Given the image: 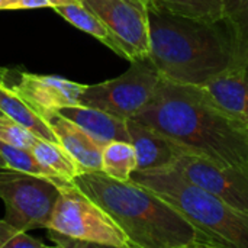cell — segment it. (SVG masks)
Here are the masks:
<instances>
[{"instance_id":"obj_10","label":"cell","mask_w":248,"mask_h":248,"mask_svg":"<svg viewBox=\"0 0 248 248\" xmlns=\"http://www.w3.org/2000/svg\"><path fill=\"white\" fill-rule=\"evenodd\" d=\"M87 84H80L64 77L19 73V81L10 87L38 113L57 112L61 108L80 103V96Z\"/></svg>"},{"instance_id":"obj_19","label":"cell","mask_w":248,"mask_h":248,"mask_svg":"<svg viewBox=\"0 0 248 248\" xmlns=\"http://www.w3.org/2000/svg\"><path fill=\"white\" fill-rule=\"evenodd\" d=\"M54 10L68 23L92 35L93 38H96L97 41H100L102 44H105L108 48L113 51V42H112L108 28L99 19V16L93 10H90L87 6H84L81 1L61 4V6L54 7Z\"/></svg>"},{"instance_id":"obj_17","label":"cell","mask_w":248,"mask_h":248,"mask_svg":"<svg viewBox=\"0 0 248 248\" xmlns=\"http://www.w3.org/2000/svg\"><path fill=\"white\" fill-rule=\"evenodd\" d=\"M29 150L41 164L52 170L58 177L64 180H73L77 174L81 173L76 161L58 142L35 137Z\"/></svg>"},{"instance_id":"obj_16","label":"cell","mask_w":248,"mask_h":248,"mask_svg":"<svg viewBox=\"0 0 248 248\" xmlns=\"http://www.w3.org/2000/svg\"><path fill=\"white\" fill-rule=\"evenodd\" d=\"M0 110L4 116L31 131L35 137L57 142L48 124L4 81H0Z\"/></svg>"},{"instance_id":"obj_18","label":"cell","mask_w":248,"mask_h":248,"mask_svg":"<svg viewBox=\"0 0 248 248\" xmlns=\"http://www.w3.org/2000/svg\"><path fill=\"white\" fill-rule=\"evenodd\" d=\"M137 170V153L131 141H110L102 153V171L116 180L128 182Z\"/></svg>"},{"instance_id":"obj_3","label":"cell","mask_w":248,"mask_h":248,"mask_svg":"<svg viewBox=\"0 0 248 248\" xmlns=\"http://www.w3.org/2000/svg\"><path fill=\"white\" fill-rule=\"evenodd\" d=\"M148 58L163 78L202 86L232 65V44L222 22L177 16L148 3Z\"/></svg>"},{"instance_id":"obj_6","label":"cell","mask_w":248,"mask_h":248,"mask_svg":"<svg viewBox=\"0 0 248 248\" xmlns=\"http://www.w3.org/2000/svg\"><path fill=\"white\" fill-rule=\"evenodd\" d=\"M58 179L0 167L4 219L20 231L48 228L60 196Z\"/></svg>"},{"instance_id":"obj_26","label":"cell","mask_w":248,"mask_h":248,"mask_svg":"<svg viewBox=\"0 0 248 248\" xmlns=\"http://www.w3.org/2000/svg\"><path fill=\"white\" fill-rule=\"evenodd\" d=\"M7 1H9V0H0V10H6Z\"/></svg>"},{"instance_id":"obj_28","label":"cell","mask_w":248,"mask_h":248,"mask_svg":"<svg viewBox=\"0 0 248 248\" xmlns=\"http://www.w3.org/2000/svg\"><path fill=\"white\" fill-rule=\"evenodd\" d=\"M0 116H4V115H3V112H1V110H0Z\"/></svg>"},{"instance_id":"obj_7","label":"cell","mask_w":248,"mask_h":248,"mask_svg":"<svg viewBox=\"0 0 248 248\" xmlns=\"http://www.w3.org/2000/svg\"><path fill=\"white\" fill-rule=\"evenodd\" d=\"M160 80L161 76L148 57L134 60L119 77L87 84L80 96V105L105 110L121 119H131L153 97Z\"/></svg>"},{"instance_id":"obj_12","label":"cell","mask_w":248,"mask_h":248,"mask_svg":"<svg viewBox=\"0 0 248 248\" xmlns=\"http://www.w3.org/2000/svg\"><path fill=\"white\" fill-rule=\"evenodd\" d=\"M126 126L137 153V171L171 167L180 155L187 153L170 138L134 119H128Z\"/></svg>"},{"instance_id":"obj_14","label":"cell","mask_w":248,"mask_h":248,"mask_svg":"<svg viewBox=\"0 0 248 248\" xmlns=\"http://www.w3.org/2000/svg\"><path fill=\"white\" fill-rule=\"evenodd\" d=\"M201 87L227 112L248 125V68H228Z\"/></svg>"},{"instance_id":"obj_21","label":"cell","mask_w":248,"mask_h":248,"mask_svg":"<svg viewBox=\"0 0 248 248\" xmlns=\"http://www.w3.org/2000/svg\"><path fill=\"white\" fill-rule=\"evenodd\" d=\"M0 155L3 157L6 167H9V169L19 170V171L29 173V174L42 176V177L61 179L52 170H49L48 167L41 164L35 158V155L31 153L29 148H22V147H16V145L6 144V142L0 141Z\"/></svg>"},{"instance_id":"obj_24","label":"cell","mask_w":248,"mask_h":248,"mask_svg":"<svg viewBox=\"0 0 248 248\" xmlns=\"http://www.w3.org/2000/svg\"><path fill=\"white\" fill-rule=\"evenodd\" d=\"M80 0H9L6 10H17V9H39V7H57L67 3H74Z\"/></svg>"},{"instance_id":"obj_25","label":"cell","mask_w":248,"mask_h":248,"mask_svg":"<svg viewBox=\"0 0 248 248\" xmlns=\"http://www.w3.org/2000/svg\"><path fill=\"white\" fill-rule=\"evenodd\" d=\"M9 76H10V71L7 68L0 67V81H4L6 83V80L9 78Z\"/></svg>"},{"instance_id":"obj_20","label":"cell","mask_w":248,"mask_h":248,"mask_svg":"<svg viewBox=\"0 0 248 248\" xmlns=\"http://www.w3.org/2000/svg\"><path fill=\"white\" fill-rule=\"evenodd\" d=\"M148 3L177 16L205 22H222L224 0H148Z\"/></svg>"},{"instance_id":"obj_27","label":"cell","mask_w":248,"mask_h":248,"mask_svg":"<svg viewBox=\"0 0 248 248\" xmlns=\"http://www.w3.org/2000/svg\"><path fill=\"white\" fill-rule=\"evenodd\" d=\"M0 167H6V163H4V160H3L1 155H0Z\"/></svg>"},{"instance_id":"obj_22","label":"cell","mask_w":248,"mask_h":248,"mask_svg":"<svg viewBox=\"0 0 248 248\" xmlns=\"http://www.w3.org/2000/svg\"><path fill=\"white\" fill-rule=\"evenodd\" d=\"M0 248H45V244L26 231L15 228L3 218L0 219Z\"/></svg>"},{"instance_id":"obj_4","label":"cell","mask_w":248,"mask_h":248,"mask_svg":"<svg viewBox=\"0 0 248 248\" xmlns=\"http://www.w3.org/2000/svg\"><path fill=\"white\" fill-rule=\"evenodd\" d=\"M131 180L150 189L225 247L248 248V214L189 182L174 167L134 171Z\"/></svg>"},{"instance_id":"obj_2","label":"cell","mask_w":248,"mask_h":248,"mask_svg":"<svg viewBox=\"0 0 248 248\" xmlns=\"http://www.w3.org/2000/svg\"><path fill=\"white\" fill-rule=\"evenodd\" d=\"M73 183L99 203L126 235L131 248H222L150 189L121 182L103 171L80 173Z\"/></svg>"},{"instance_id":"obj_11","label":"cell","mask_w":248,"mask_h":248,"mask_svg":"<svg viewBox=\"0 0 248 248\" xmlns=\"http://www.w3.org/2000/svg\"><path fill=\"white\" fill-rule=\"evenodd\" d=\"M39 116L48 124L57 142L76 161L81 173L102 171V153L105 145L58 112H44Z\"/></svg>"},{"instance_id":"obj_15","label":"cell","mask_w":248,"mask_h":248,"mask_svg":"<svg viewBox=\"0 0 248 248\" xmlns=\"http://www.w3.org/2000/svg\"><path fill=\"white\" fill-rule=\"evenodd\" d=\"M222 23L232 44L231 68H248V0H224Z\"/></svg>"},{"instance_id":"obj_23","label":"cell","mask_w":248,"mask_h":248,"mask_svg":"<svg viewBox=\"0 0 248 248\" xmlns=\"http://www.w3.org/2000/svg\"><path fill=\"white\" fill-rule=\"evenodd\" d=\"M35 135L7 116H0V141L22 148H29Z\"/></svg>"},{"instance_id":"obj_13","label":"cell","mask_w":248,"mask_h":248,"mask_svg":"<svg viewBox=\"0 0 248 248\" xmlns=\"http://www.w3.org/2000/svg\"><path fill=\"white\" fill-rule=\"evenodd\" d=\"M57 112L77 124L102 145L110 141H129V132L126 126L128 119H121L105 110L80 103L61 108Z\"/></svg>"},{"instance_id":"obj_5","label":"cell","mask_w":248,"mask_h":248,"mask_svg":"<svg viewBox=\"0 0 248 248\" xmlns=\"http://www.w3.org/2000/svg\"><path fill=\"white\" fill-rule=\"evenodd\" d=\"M60 196L46 228L49 240L61 248H131L112 217L73 180H57Z\"/></svg>"},{"instance_id":"obj_8","label":"cell","mask_w":248,"mask_h":248,"mask_svg":"<svg viewBox=\"0 0 248 248\" xmlns=\"http://www.w3.org/2000/svg\"><path fill=\"white\" fill-rule=\"evenodd\" d=\"M108 28L113 52L134 61L150 54L148 0H80Z\"/></svg>"},{"instance_id":"obj_9","label":"cell","mask_w":248,"mask_h":248,"mask_svg":"<svg viewBox=\"0 0 248 248\" xmlns=\"http://www.w3.org/2000/svg\"><path fill=\"white\" fill-rule=\"evenodd\" d=\"M189 182L248 214V169L215 163L206 157L185 153L171 166Z\"/></svg>"},{"instance_id":"obj_1","label":"cell","mask_w":248,"mask_h":248,"mask_svg":"<svg viewBox=\"0 0 248 248\" xmlns=\"http://www.w3.org/2000/svg\"><path fill=\"white\" fill-rule=\"evenodd\" d=\"M131 119L163 134L187 153L248 169V125L201 86L161 77L153 97Z\"/></svg>"}]
</instances>
